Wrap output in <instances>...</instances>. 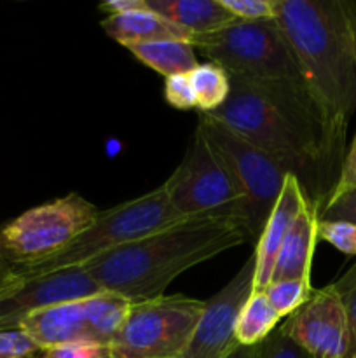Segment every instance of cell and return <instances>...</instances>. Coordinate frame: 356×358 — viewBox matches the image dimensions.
I'll return each instance as SVG.
<instances>
[{
    "label": "cell",
    "instance_id": "obj_1",
    "mask_svg": "<svg viewBox=\"0 0 356 358\" xmlns=\"http://www.w3.org/2000/svg\"><path fill=\"white\" fill-rule=\"evenodd\" d=\"M276 21L288 38L302 86L320 117L325 173L334 191L356 112V52L346 0H276Z\"/></svg>",
    "mask_w": 356,
    "mask_h": 358
},
{
    "label": "cell",
    "instance_id": "obj_2",
    "mask_svg": "<svg viewBox=\"0 0 356 358\" xmlns=\"http://www.w3.org/2000/svg\"><path fill=\"white\" fill-rule=\"evenodd\" d=\"M299 178L307 199L321 212L332 185L325 173L321 122L304 90L293 80H251L230 76V94L213 114Z\"/></svg>",
    "mask_w": 356,
    "mask_h": 358
},
{
    "label": "cell",
    "instance_id": "obj_3",
    "mask_svg": "<svg viewBox=\"0 0 356 358\" xmlns=\"http://www.w3.org/2000/svg\"><path fill=\"white\" fill-rule=\"evenodd\" d=\"M250 240L230 219H184L93 259L82 268L103 292L129 303L164 296L181 273Z\"/></svg>",
    "mask_w": 356,
    "mask_h": 358
},
{
    "label": "cell",
    "instance_id": "obj_4",
    "mask_svg": "<svg viewBox=\"0 0 356 358\" xmlns=\"http://www.w3.org/2000/svg\"><path fill=\"white\" fill-rule=\"evenodd\" d=\"M178 220H184V217L178 215L177 210L168 201L164 189L159 185L138 198L129 199L108 210H100L93 226L77 236V240L65 250L42 264L20 269L16 273L20 278L28 280L61 269L79 268L100 255L108 254L143 236H149Z\"/></svg>",
    "mask_w": 356,
    "mask_h": 358
},
{
    "label": "cell",
    "instance_id": "obj_5",
    "mask_svg": "<svg viewBox=\"0 0 356 358\" xmlns=\"http://www.w3.org/2000/svg\"><path fill=\"white\" fill-rule=\"evenodd\" d=\"M100 208L79 192L27 210L0 226V254L16 271L49 261L89 229Z\"/></svg>",
    "mask_w": 356,
    "mask_h": 358
},
{
    "label": "cell",
    "instance_id": "obj_6",
    "mask_svg": "<svg viewBox=\"0 0 356 358\" xmlns=\"http://www.w3.org/2000/svg\"><path fill=\"white\" fill-rule=\"evenodd\" d=\"M191 44L232 77L302 83L295 55L276 20H236L218 31L192 37Z\"/></svg>",
    "mask_w": 356,
    "mask_h": 358
},
{
    "label": "cell",
    "instance_id": "obj_7",
    "mask_svg": "<svg viewBox=\"0 0 356 358\" xmlns=\"http://www.w3.org/2000/svg\"><path fill=\"white\" fill-rule=\"evenodd\" d=\"M161 187L184 219H230L243 226V198L198 126L184 159Z\"/></svg>",
    "mask_w": 356,
    "mask_h": 358
},
{
    "label": "cell",
    "instance_id": "obj_8",
    "mask_svg": "<svg viewBox=\"0 0 356 358\" xmlns=\"http://www.w3.org/2000/svg\"><path fill=\"white\" fill-rule=\"evenodd\" d=\"M198 115V128L205 133L212 149L225 164L243 198L244 231L250 240H258L288 173L269 154L232 129L208 115Z\"/></svg>",
    "mask_w": 356,
    "mask_h": 358
},
{
    "label": "cell",
    "instance_id": "obj_9",
    "mask_svg": "<svg viewBox=\"0 0 356 358\" xmlns=\"http://www.w3.org/2000/svg\"><path fill=\"white\" fill-rule=\"evenodd\" d=\"M205 301L177 294L131 304L110 343L112 358H180L201 318Z\"/></svg>",
    "mask_w": 356,
    "mask_h": 358
},
{
    "label": "cell",
    "instance_id": "obj_10",
    "mask_svg": "<svg viewBox=\"0 0 356 358\" xmlns=\"http://www.w3.org/2000/svg\"><path fill=\"white\" fill-rule=\"evenodd\" d=\"M131 303L110 292L54 304L28 315L20 325L38 348L94 343L110 346L128 318Z\"/></svg>",
    "mask_w": 356,
    "mask_h": 358
},
{
    "label": "cell",
    "instance_id": "obj_11",
    "mask_svg": "<svg viewBox=\"0 0 356 358\" xmlns=\"http://www.w3.org/2000/svg\"><path fill=\"white\" fill-rule=\"evenodd\" d=\"M283 334L313 358H349L348 311L334 283L314 289L302 308L279 324Z\"/></svg>",
    "mask_w": 356,
    "mask_h": 358
},
{
    "label": "cell",
    "instance_id": "obj_12",
    "mask_svg": "<svg viewBox=\"0 0 356 358\" xmlns=\"http://www.w3.org/2000/svg\"><path fill=\"white\" fill-rule=\"evenodd\" d=\"M255 254L241 266L234 278L205 301L191 343L180 358H227L237 348L236 325L241 310L253 294Z\"/></svg>",
    "mask_w": 356,
    "mask_h": 358
},
{
    "label": "cell",
    "instance_id": "obj_13",
    "mask_svg": "<svg viewBox=\"0 0 356 358\" xmlns=\"http://www.w3.org/2000/svg\"><path fill=\"white\" fill-rule=\"evenodd\" d=\"M100 292L103 290L94 283L82 266L21 280L13 292L0 299V331L20 329L24 318L34 311L84 299Z\"/></svg>",
    "mask_w": 356,
    "mask_h": 358
},
{
    "label": "cell",
    "instance_id": "obj_14",
    "mask_svg": "<svg viewBox=\"0 0 356 358\" xmlns=\"http://www.w3.org/2000/svg\"><path fill=\"white\" fill-rule=\"evenodd\" d=\"M309 201L295 175L288 173L283 184L279 198L274 208L269 213L265 226L257 240L255 248V283L253 292H264L265 287L272 282L276 259H278L279 248L292 227L293 220L297 219L302 206Z\"/></svg>",
    "mask_w": 356,
    "mask_h": 358
},
{
    "label": "cell",
    "instance_id": "obj_15",
    "mask_svg": "<svg viewBox=\"0 0 356 358\" xmlns=\"http://www.w3.org/2000/svg\"><path fill=\"white\" fill-rule=\"evenodd\" d=\"M320 210L307 201L293 220L276 259L272 280H306L311 282L313 257L318 243Z\"/></svg>",
    "mask_w": 356,
    "mask_h": 358
},
{
    "label": "cell",
    "instance_id": "obj_16",
    "mask_svg": "<svg viewBox=\"0 0 356 358\" xmlns=\"http://www.w3.org/2000/svg\"><path fill=\"white\" fill-rule=\"evenodd\" d=\"M100 27L105 34L121 44L122 48L135 44H147V42L166 41V38H178V41H192L188 31L181 30L177 24L170 23L154 13L147 3L145 9L135 13L121 14V16H107L100 21Z\"/></svg>",
    "mask_w": 356,
    "mask_h": 358
},
{
    "label": "cell",
    "instance_id": "obj_17",
    "mask_svg": "<svg viewBox=\"0 0 356 358\" xmlns=\"http://www.w3.org/2000/svg\"><path fill=\"white\" fill-rule=\"evenodd\" d=\"M147 3L154 13L192 37L213 34L236 21L220 0H147Z\"/></svg>",
    "mask_w": 356,
    "mask_h": 358
},
{
    "label": "cell",
    "instance_id": "obj_18",
    "mask_svg": "<svg viewBox=\"0 0 356 358\" xmlns=\"http://www.w3.org/2000/svg\"><path fill=\"white\" fill-rule=\"evenodd\" d=\"M126 49L143 65L161 73L164 79L191 73L199 65L194 45L187 41H178V38L128 45Z\"/></svg>",
    "mask_w": 356,
    "mask_h": 358
},
{
    "label": "cell",
    "instance_id": "obj_19",
    "mask_svg": "<svg viewBox=\"0 0 356 358\" xmlns=\"http://www.w3.org/2000/svg\"><path fill=\"white\" fill-rule=\"evenodd\" d=\"M264 292H253L241 310L236 325V339L239 346H258L281 324Z\"/></svg>",
    "mask_w": 356,
    "mask_h": 358
},
{
    "label": "cell",
    "instance_id": "obj_20",
    "mask_svg": "<svg viewBox=\"0 0 356 358\" xmlns=\"http://www.w3.org/2000/svg\"><path fill=\"white\" fill-rule=\"evenodd\" d=\"M188 79L194 90L199 114H213L229 98L230 76L216 63H199L188 73Z\"/></svg>",
    "mask_w": 356,
    "mask_h": 358
},
{
    "label": "cell",
    "instance_id": "obj_21",
    "mask_svg": "<svg viewBox=\"0 0 356 358\" xmlns=\"http://www.w3.org/2000/svg\"><path fill=\"white\" fill-rule=\"evenodd\" d=\"M313 292L314 289L311 282L297 278L272 280L264 290L265 297L276 310V313L281 317V320H285L290 315L295 313L299 308H302L313 296Z\"/></svg>",
    "mask_w": 356,
    "mask_h": 358
},
{
    "label": "cell",
    "instance_id": "obj_22",
    "mask_svg": "<svg viewBox=\"0 0 356 358\" xmlns=\"http://www.w3.org/2000/svg\"><path fill=\"white\" fill-rule=\"evenodd\" d=\"M318 241L332 245L341 254L356 257V224L346 220H318Z\"/></svg>",
    "mask_w": 356,
    "mask_h": 358
},
{
    "label": "cell",
    "instance_id": "obj_23",
    "mask_svg": "<svg viewBox=\"0 0 356 358\" xmlns=\"http://www.w3.org/2000/svg\"><path fill=\"white\" fill-rule=\"evenodd\" d=\"M220 3L239 21L276 20V0H220Z\"/></svg>",
    "mask_w": 356,
    "mask_h": 358
},
{
    "label": "cell",
    "instance_id": "obj_24",
    "mask_svg": "<svg viewBox=\"0 0 356 358\" xmlns=\"http://www.w3.org/2000/svg\"><path fill=\"white\" fill-rule=\"evenodd\" d=\"M163 94L168 105H171L177 110H194V108L198 110V101H195V94L194 90H192L188 73L166 77Z\"/></svg>",
    "mask_w": 356,
    "mask_h": 358
},
{
    "label": "cell",
    "instance_id": "obj_25",
    "mask_svg": "<svg viewBox=\"0 0 356 358\" xmlns=\"http://www.w3.org/2000/svg\"><path fill=\"white\" fill-rule=\"evenodd\" d=\"M40 352L23 329L0 331V358H34Z\"/></svg>",
    "mask_w": 356,
    "mask_h": 358
},
{
    "label": "cell",
    "instance_id": "obj_26",
    "mask_svg": "<svg viewBox=\"0 0 356 358\" xmlns=\"http://www.w3.org/2000/svg\"><path fill=\"white\" fill-rule=\"evenodd\" d=\"M334 287L348 311L349 331H351V355L349 358H356V264L351 266L337 282H334Z\"/></svg>",
    "mask_w": 356,
    "mask_h": 358
},
{
    "label": "cell",
    "instance_id": "obj_27",
    "mask_svg": "<svg viewBox=\"0 0 356 358\" xmlns=\"http://www.w3.org/2000/svg\"><path fill=\"white\" fill-rule=\"evenodd\" d=\"M34 358H112L110 348L94 343H70V345L40 348Z\"/></svg>",
    "mask_w": 356,
    "mask_h": 358
},
{
    "label": "cell",
    "instance_id": "obj_28",
    "mask_svg": "<svg viewBox=\"0 0 356 358\" xmlns=\"http://www.w3.org/2000/svg\"><path fill=\"white\" fill-rule=\"evenodd\" d=\"M257 358H313L290 338H286L281 329H276L264 343L257 346Z\"/></svg>",
    "mask_w": 356,
    "mask_h": 358
},
{
    "label": "cell",
    "instance_id": "obj_29",
    "mask_svg": "<svg viewBox=\"0 0 356 358\" xmlns=\"http://www.w3.org/2000/svg\"><path fill=\"white\" fill-rule=\"evenodd\" d=\"M355 189H356V129H355V135H353L351 143H349V147L346 149V156H344V161H342L341 171H339V178L337 182H335V187L334 191H332L330 198H328L327 205L328 203L335 201V199L342 198V196L348 194V192L355 191Z\"/></svg>",
    "mask_w": 356,
    "mask_h": 358
},
{
    "label": "cell",
    "instance_id": "obj_30",
    "mask_svg": "<svg viewBox=\"0 0 356 358\" xmlns=\"http://www.w3.org/2000/svg\"><path fill=\"white\" fill-rule=\"evenodd\" d=\"M321 220H346L356 224V189L328 203L320 212Z\"/></svg>",
    "mask_w": 356,
    "mask_h": 358
},
{
    "label": "cell",
    "instance_id": "obj_31",
    "mask_svg": "<svg viewBox=\"0 0 356 358\" xmlns=\"http://www.w3.org/2000/svg\"><path fill=\"white\" fill-rule=\"evenodd\" d=\"M147 7V0H105L98 6V9L107 16H121V14L135 13Z\"/></svg>",
    "mask_w": 356,
    "mask_h": 358
},
{
    "label": "cell",
    "instance_id": "obj_32",
    "mask_svg": "<svg viewBox=\"0 0 356 358\" xmlns=\"http://www.w3.org/2000/svg\"><path fill=\"white\" fill-rule=\"evenodd\" d=\"M21 280L23 278H20L16 269H14L13 266L3 259V255L0 254V299L6 297L9 292H13V290L20 285Z\"/></svg>",
    "mask_w": 356,
    "mask_h": 358
},
{
    "label": "cell",
    "instance_id": "obj_33",
    "mask_svg": "<svg viewBox=\"0 0 356 358\" xmlns=\"http://www.w3.org/2000/svg\"><path fill=\"white\" fill-rule=\"evenodd\" d=\"M346 14H348V24H349V34H351L353 48L356 52V2H349L346 0Z\"/></svg>",
    "mask_w": 356,
    "mask_h": 358
},
{
    "label": "cell",
    "instance_id": "obj_34",
    "mask_svg": "<svg viewBox=\"0 0 356 358\" xmlns=\"http://www.w3.org/2000/svg\"><path fill=\"white\" fill-rule=\"evenodd\" d=\"M227 358H257V346H237Z\"/></svg>",
    "mask_w": 356,
    "mask_h": 358
}]
</instances>
